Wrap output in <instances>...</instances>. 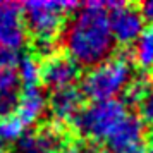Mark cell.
Returning a JSON list of instances; mask_svg holds the SVG:
<instances>
[{"label":"cell","mask_w":153,"mask_h":153,"mask_svg":"<svg viewBox=\"0 0 153 153\" xmlns=\"http://www.w3.org/2000/svg\"><path fill=\"white\" fill-rule=\"evenodd\" d=\"M64 43L67 55L79 65L95 67L105 62L115 45L107 2L83 4L65 28Z\"/></svg>","instance_id":"cell-1"},{"label":"cell","mask_w":153,"mask_h":153,"mask_svg":"<svg viewBox=\"0 0 153 153\" xmlns=\"http://www.w3.org/2000/svg\"><path fill=\"white\" fill-rule=\"evenodd\" d=\"M139 112H141V120L148 124H153V86H148V90L139 98Z\"/></svg>","instance_id":"cell-14"},{"label":"cell","mask_w":153,"mask_h":153,"mask_svg":"<svg viewBox=\"0 0 153 153\" xmlns=\"http://www.w3.org/2000/svg\"><path fill=\"white\" fill-rule=\"evenodd\" d=\"M47 105H48V102L38 86L36 88H24V91L19 95L16 115L26 127V126L35 124L42 119V115L47 110Z\"/></svg>","instance_id":"cell-11"},{"label":"cell","mask_w":153,"mask_h":153,"mask_svg":"<svg viewBox=\"0 0 153 153\" xmlns=\"http://www.w3.org/2000/svg\"><path fill=\"white\" fill-rule=\"evenodd\" d=\"M17 64H19V55H17V52L0 48V72L17 69Z\"/></svg>","instance_id":"cell-15"},{"label":"cell","mask_w":153,"mask_h":153,"mask_svg":"<svg viewBox=\"0 0 153 153\" xmlns=\"http://www.w3.org/2000/svg\"><path fill=\"white\" fill-rule=\"evenodd\" d=\"M0 153H7V148H5V143L0 141Z\"/></svg>","instance_id":"cell-19"},{"label":"cell","mask_w":153,"mask_h":153,"mask_svg":"<svg viewBox=\"0 0 153 153\" xmlns=\"http://www.w3.org/2000/svg\"><path fill=\"white\" fill-rule=\"evenodd\" d=\"M71 153H102V152H98V150L91 148V146H79V148L71 150Z\"/></svg>","instance_id":"cell-17"},{"label":"cell","mask_w":153,"mask_h":153,"mask_svg":"<svg viewBox=\"0 0 153 153\" xmlns=\"http://www.w3.org/2000/svg\"><path fill=\"white\" fill-rule=\"evenodd\" d=\"M148 29H150V33H152V36H153V26H150Z\"/></svg>","instance_id":"cell-20"},{"label":"cell","mask_w":153,"mask_h":153,"mask_svg":"<svg viewBox=\"0 0 153 153\" xmlns=\"http://www.w3.org/2000/svg\"><path fill=\"white\" fill-rule=\"evenodd\" d=\"M84 95L76 86H67L55 90L50 97V112L59 122H72L77 114L83 110Z\"/></svg>","instance_id":"cell-10"},{"label":"cell","mask_w":153,"mask_h":153,"mask_svg":"<svg viewBox=\"0 0 153 153\" xmlns=\"http://www.w3.org/2000/svg\"><path fill=\"white\" fill-rule=\"evenodd\" d=\"M17 76L24 88H36L42 81V65L33 55H24L17 64Z\"/></svg>","instance_id":"cell-12"},{"label":"cell","mask_w":153,"mask_h":153,"mask_svg":"<svg viewBox=\"0 0 153 153\" xmlns=\"http://www.w3.org/2000/svg\"><path fill=\"white\" fill-rule=\"evenodd\" d=\"M146 153H153V129L146 138Z\"/></svg>","instance_id":"cell-18"},{"label":"cell","mask_w":153,"mask_h":153,"mask_svg":"<svg viewBox=\"0 0 153 153\" xmlns=\"http://www.w3.org/2000/svg\"><path fill=\"white\" fill-rule=\"evenodd\" d=\"M67 152L64 132L57 127H42L24 132L17 141V153H64Z\"/></svg>","instance_id":"cell-9"},{"label":"cell","mask_w":153,"mask_h":153,"mask_svg":"<svg viewBox=\"0 0 153 153\" xmlns=\"http://www.w3.org/2000/svg\"><path fill=\"white\" fill-rule=\"evenodd\" d=\"M114 42L120 45L136 43L145 31V19L138 7L124 2H107Z\"/></svg>","instance_id":"cell-5"},{"label":"cell","mask_w":153,"mask_h":153,"mask_svg":"<svg viewBox=\"0 0 153 153\" xmlns=\"http://www.w3.org/2000/svg\"><path fill=\"white\" fill-rule=\"evenodd\" d=\"M139 12L143 16V19L148 22H152V26H153V0H146L145 4H141Z\"/></svg>","instance_id":"cell-16"},{"label":"cell","mask_w":153,"mask_h":153,"mask_svg":"<svg viewBox=\"0 0 153 153\" xmlns=\"http://www.w3.org/2000/svg\"><path fill=\"white\" fill-rule=\"evenodd\" d=\"M28 36L22 5L16 2H0V48L17 52Z\"/></svg>","instance_id":"cell-7"},{"label":"cell","mask_w":153,"mask_h":153,"mask_svg":"<svg viewBox=\"0 0 153 153\" xmlns=\"http://www.w3.org/2000/svg\"><path fill=\"white\" fill-rule=\"evenodd\" d=\"M79 7V4L69 0H33L22 5L26 29L33 36L35 48L40 53L45 57L52 53L65 14Z\"/></svg>","instance_id":"cell-2"},{"label":"cell","mask_w":153,"mask_h":153,"mask_svg":"<svg viewBox=\"0 0 153 153\" xmlns=\"http://www.w3.org/2000/svg\"><path fill=\"white\" fill-rule=\"evenodd\" d=\"M132 83V67L127 57H112L105 62L91 67L81 83L84 97L93 102L115 100L117 95L129 88Z\"/></svg>","instance_id":"cell-3"},{"label":"cell","mask_w":153,"mask_h":153,"mask_svg":"<svg viewBox=\"0 0 153 153\" xmlns=\"http://www.w3.org/2000/svg\"><path fill=\"white\" fill-rule=\"evenodd\" d=\"M127 114V107L120 100L91 102L88 107H83V110L72 120V126L84 138L107 141Z\"/></svg>","instance_id":"cell-4"},{"label":"cell","mask_w":153,"mask_h":153,"mask_svg":"<svg viewBox=\"0 0 153 153\" xmlns=\"http://www.w3.org/2000/svg\"><path fill=\"white\" fill-rule=\"evenodd\" d=\"M40 65L43 84L53 91L74 86L72 83L79 77V64L72 60L67 53H50Z\"/></svg>","instance_id":"cell-8"},{"label":"cell","mask_w":153,"mask_h":153,"mask_svg":"<svg viewBox=\"0 0 153 153\" xmlns=\"http://www.w3.org/2000/svg\"><path fill=\"white\" fill-rule=\"evenodd\" d=\"M107 153H146V132L143 120L127 114L107 138Z\"/></svg>","instance_id":"cell-6"},{"label":"cell","mask_w":153,"mask_h":153,"mask_svg":"<svg viewBox=\"0 0 153 153\" xmlns=\"http://www.w3.org/2000/svg\"><path fill=\"white\" fill-rule=\"evenodd\" d=\"M24 134V124L17 115H2L0 117V141L2 143H17Z\"/></svg>","instance_id":"cell-13"}]
</instances>
